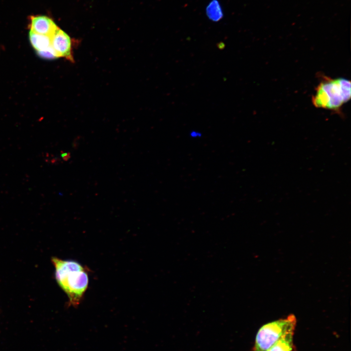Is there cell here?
Here are the masks:
<instances>
[{
    "instance_id": "6da1fadb",
    "label": "cell",
    "mask_w": 351,
    "mask_h": 351,
    "mask_svg": "<svg viewBox=\"0 0 351 351\" xmlns=\"http://www.w3.org/2000/svg\"><path fill=\"white\" fill-rule=\"evenodd\" d=\"M55 278L66 293L69 305L77 307L88 288L89 276L86 269L79 262L53 257Z\"/></svg>"
},
{
    "instance_id": "7a4b0ae2",
    "label": "cell",
    "mask_w": 351,
    "mask_h": 351,
    "mask_svg": "<svg viewBox=\"0 0 351 351\" xmlns=\"http://www.w3.org/2000/svg\"><path fill=\"white\" fill-rule=\"evenodd\" d=\"M351 81L345 78H323L317 85L312 103L317 107L336 111L351 97Z\"/></svg>"
},
{
    "instance_id": "3957f363",
    "label": "cell",
    "mask_w": 351,
    "mask_h": 351,
    "mask_svg": "<svg viewBox=\"0 0 351 351\" xmlns=\"http://www.w3.org/2000/svg\"><path fill=\"white\" fill-rule=\"evenodd\" d=\"M296 324V317L291 314L263 325L256 335L253 351H266L288 330L295 328Z\"/></svg>"
},
{
    "instance_id": "277c9868",
    "label": "cell",
    "mask_w": 351,
    "mask_h": 351,
    "mask_svg": "<svg viewBox=\"0 0 351 351\" xmlns=\"http://www.w3.org/2000/svg\"><path fill=\"white\" fill-rule=\"evenodd\" d=\"M51 46L58 58L63 57L73 61L71 39L65 32L58 28L51 36Z\"/></svg>"
},
{
    "instance_id": "5b68a950",
    "label": "cell",
    "mask_w": 351,
    "mask_h": 351,
    "mask_svg": "<svg viewBox=\"0 0 351 351\" xmlns=\"http://www.w3.org/2000/svg\"><path fill=\"white\" fill-rule=\"evenodd\" d=\"M30 30L37 34L51 37L58 27L52 20L45 16H31L29 17Z\"/></svg>"
},
{
    "instance_id": "8992f818",
    "label": "cell",
    "mask_w": 351,
    "mask_h": 351,
    "mask_svg": "<svg viewBox=\"0 0 351 351\" xmlns=\"http://www.w3.org/2000/svg\"><path fill=\"white\" fill-rule=\"evenodd\" d=\"M294 330L292 328L288 330L266 351H292Z\"/></svg>"
},
{
    "instance_id": "52a82bcc",
    "label": "cell",
    "mask_w": 351,
    "mask_h": 351,
    "mask_svg": "<svg viewBox=\"0 0 351 351\" xmlns=\"http://www.w3.org/2000/svg\"><path fill=\"white\" fill-rule=\"evenodd\" d=\"M29 37L33 47L37 52L44 51L51 46V37L30 31Z\"/></svg>"
},
{
    "instance_id": "ba28073f",
    "label": "cell",
    "mask_w": 351,
    "mask_h": 351,
    "mask_svg": "<svg viewBox=\"0 0 351 351\" xmlns=\"http://www.w3.org/2000/svg\"><path fill=\"white\" fill-rule=\"evenodd\" d=\"M39 56L45 58H58L52 47L42 51L37 52Z\"/></svg>"
},
{
    "instance_id": "9c48e42d",
    "label": "cell",
    "mask_w": 351,
    "mask_h": 351,
    "mask_svg": "<svg viewBox=\"0 0 351 351\" xmlns=\"http://www.w3.org/2000/svg\"><path fill=\"white\" fill-rule=\"evenodd\" d=\"M61 156L64 161H67L70 158V153L69 152L61 151Z\"/></svg>"
},
{
    "instance_id": "30bf717a",
    "label": "cell",
    "mask_w": 351,
    "mask_h": 351,
    "mask_svg": "<svg viewBox=\"0 0 351 351\" xmlns=\"http://www.w3.org/2000/svg\"><path fill=\"white\" fill-rule=\"evenodd\" d=\"M190 136L191 137L195 138L197 137H200L201 136V134L198 132L194 131H192L190 133Z\"/></svg>"
}]
</instances>
